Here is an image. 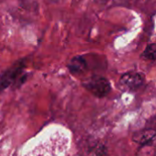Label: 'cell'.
Returning a JSON list of instances; mask_svg holds the SVG:
<instances>
[{"mask_svg":"<svg viewBox=\"0 0 156 156\" xmlns=\"http://www.w3.org/2000/svg\"><path fill=\"white\" fill-rule=\"evenodd\" d=\"M141 57L144 59L154 61L156 58V47L155 43H150L146 46L145 49L142 53Z\"/></svg>","mask_w":156,"mask_h":156,"instance_id":"cell-8","label":"cell"},{"mask_svg":"<svg viewBox=\"0 0 156 156\" xmlns=\"http://www.w3.org/2000/svg\"><path fill=\"white\" fill-rule=\"evenodd\" d=\"M26 67V60L21 59L16 61L9 69L5 70L0 76V92L5 90L10 85L15 83L21 76Z\"/></svg>","mask_w":156,"mask_h":156,"instance_id":"cell-3","label":"cell"},{"mask_svg":"<svg viewBox=\"0 0 156 156\" xmlns=\"http://www.w3.org/2000/svg\"><path fill=\"white\" fill-rule=\"evenodd\" d=\"M155 138L154 129H144L135 133L133 136L134 143L140 144L141 146H147L154 144Z\"/></svg>","mask_w":156,"mask_h":156,"instance_id":"cell-5","label":"cell"},{"mask_svg":"<svg viewBox=\"0 0 156 156\" xmlns=\"http://www.w3.org/2000/svg\"><path fill=\"white\" fill-rule=\"evenodd\" d=\"M69 144V134L65 130L52 128L29 143L22 156H64Z\"/></svg>","mask_w":156,"mask_h":156,"instance_id":"cell-1","label":"cell"},{"mask_svg":"<svg viewBox=\"0 0 156 156\" xmlns=\"http://www.w3.org/2000/svg\"><path fill=\"white\" fill-rule=\"evenodd\" d=\"M145 81V77L143 73L136 71H129L122 75L119 83L124 90H137Z\"/></svg>","mask_w":156,"mask_h":156,"instance_id":"cell-4","label":"cell"},{"mask_svg":"<svg viewBox=\"0 0 156 156\" xmlns=\"http://www.w3.org/2000/svg\"><path fill=\"white\" fill-rule=\"evenodd\" d=\"M82 86L97 98H104L112 91L111 82L102 76H92L84 80Z\"/></svg>","mask_w":156,"mask_h":156,"instance_id":"cell-2","label":"cell"},{"mask_svg":"<svg viewBox=\"0 0 156 156\" xmlns=\"http://www.w3.org/2000/svg\"><path fill=\"white\" fill-rule=\"evenodd\" d=\"M86 156H108V151L102 143L95 142L88 146Z\"/></svg>","mask_w":156,"mask_h":156,"instance_id":"cell-7","label":"cell"},{"mask_svg":"<svg viewBox=\"0 0 156 156\" xmlns=\"http://www.w3.org/2000/svg\"><path fill=\"white\" fill-rule=\"evenodd\" d=\"M69 71L73 75L83 74L88 69V63L83 56L78 55L73 57L68 63Z\"/></svg>","mask_w":156,"mask_h":156,"instance_id":"cell-6","label":"cell"}]
</instances>
